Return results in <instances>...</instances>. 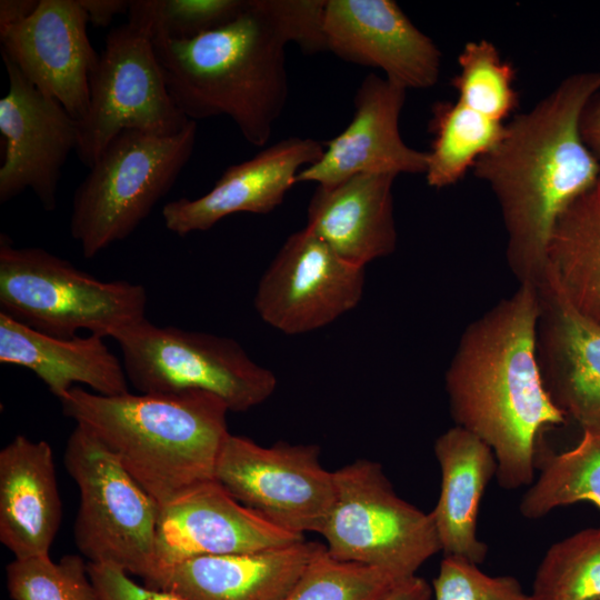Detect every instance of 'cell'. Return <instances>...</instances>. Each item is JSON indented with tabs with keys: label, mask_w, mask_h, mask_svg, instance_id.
Wrapping results in <instances>:
<instances>
[{
	"label": "cell",
	"mask_w": 600,
	"mask_h": 600,
	"mask_svg": "<svg viewBox=\"0 0 600 600\" xmlns=\"http://www.w3.org/2000/svg\"><path fill=\"white\" fill-rule=\"evenodd\" d=\"M533 600H600V528L553 543L534 576Z\"/></svg>",
	"instance_id": "28"
},
{
	"label": "cell",
	"mask_w": 600,
	"mask_h": 600,
	"mask_svg": "<svg viewBox=\"0 0 600 600\" xmlns=\"http://www.w3.org/2000/svg\"><path fill=\"white\" fill-rule=\"evenodd\" d=\"M406 93L386 78L368 74L356 91L351 121L323 143L321 157L298 173L296 183L332 187L357 174H424L428 151L409 147L400 134Z\"/></svg>",
	"instance_id": "17"
},
{
	"label": "cell",
	"mask_w": 600,
	"mask_h": 600,
	"mask_svg": "<svg viewBox=\"0 0 600 600\" xmlns=\"http://www.w3.org/2000/svg\"><path fill=\"white\" fill-rule=\"evenodd\" d=\"M39 0H1L0 30L28 19L37 9Z\"/></svg>",
	"instance_id": "38"
},
{
	"label": "cell",
	"mask_w": 600,
	"mask_h": 600,
	"mask_svg": "<svg viewBox=\"0 0 600 600\" xmlns=\"http://www.w3.org/2000/svg\"><path fill=\"white\" fill-rule=\"evenodd\" d=\"M581 137L588 149L600 162V94L586 106L580 120Z\"/></svg>",
	"instance_id": "36"
},
{
	"label": "cell",
	"mask_w": 600,
	"mask_h": 600,
	"mask_svg": "<svg viewBox=\"0 0 600 600\" xmlns=\"http://www.w3.org/2000/svg\"><path fill=\"white\" fill-rule=\"evenodd\" d=\"M59 401L159 507L214 479L230 434L228 406L206 391L103 396L74 387Z\"/></svg>",
	"instance_id": "4"
},
{
	"label": "cell",
	"mask_w": 600,
	"mask_h": 600,
	"mask_svg": "<svg viewBox=\"0 0 600 600\" xmlns=\"http://www.w3.org/2000/svg\"><path fill=\"white\" fill-rule=\"evenodd\" d=\"M322 152L323 143L312 138L280 140L252 158L228 167L203 196L166 203L161 212L164 226L184 237L209 230L234 213H269L281 204L298 173L317 161Z\"/></svg>",
	"instance_id": "19"
},
{
	"label": "cell",
	"mask_w": 600,
	"mask_h": 600,
	"mask_svg": "<svg viewBox=\"0 0 600 600\" xmlns=\"http://www.w3.org/2000/svg\"><path fill=\"white\" fill-rule=\"evenodd\" d=\"M394 174H357L336 186H317L307 226L346 261L364 268L397 247Z\"/></svg>",
	"instance_id": "22"
},
{
	"label": "cell",
	"mask_w": 600,
	"mask_h": 600,
	"mask_svg": "<svg viewBox=\"0 0 600 600\" xmlns=\"http://www.w3.org/2000/svg\"><path fill=\"white\" fill-rule=\"evenodd\" d=\"M197 122L158 136L139 130L118 134L76 189L71 237L84 258L128 238L176 183L190 160Z\"/></svg>",
	"instance_id": "6"
},
{
	"label": "cell",
	"mask_w": 600,
	"mask_h": 600,
	"mask_svg": "<svg viewBox=\"0 0 600 600\" xmlns=\"http://www.w3.org/2000/svg\"><path fill=\"white\" fill-rule=\"evenodd\" d=\"M537 287L536 350L544 388L581 428L600 427V323L578 311L546 274Z\"/></svg>",
	"instance_id": "18"
},
{
	"label": "cell",
	"mask_w": 600,
	"mask_h": 600,
	"mask_svg": "<svg viewBox=\"0 0 600 600\" xmlns=\"http://www.w3.org/2000/svg\"><path fill=\"white\" fill-rule=\"evenodd\" d=\"M88 21L96 27L109 26L114 17L128 13L130 0H79Z\"/></svg>",
	"instance_id": "35"
},
{
	"label": "cell",
	"mask_w": 600,
	"mask_h": 600,
	"mask_svg": "<svg viewBox=\"0 0 600 600\" xmlns=\"http://www.w3.org/2000/svg\"><path fill=\"white\" fill-rule=\"evenodd\" d=\"M88 571L99 600H182L170 592L137 583L114 564L88 562Z\"/></svg>",
	"instance_id": "34"
},
{
	"label": "cell",
	"mask_w": 600,
	"mask_h": 600,
	"mask_svg": "<svg viewBox=\"0 0 600 600\" xmlns=\"http://www.w3.org/2000/svg\"><path fill=\"white\" fill-rule=\"evenodd\" d=\"M249 0H130L128 24L149 38L189 39L237 18Z\"/></svg>",
	"instance_id": "30"
},
{
	"label": "cell",
	"mask_w": 600,
	"mask_h": 600,
	"mask_svg": "<svg viewBox=\"0 0 600 600\" xmlns=\"http://www.w3.org/2000/svg\"><path fill=\"white\" fill-rule=\"evenodd\" d=\"M214 479L241 504L302 536L320 533L334 499L333 471L322 467L317 444L262 447L230 433L219 453Z\"/></svg>",
	"instance_id": "11"
},
{
	"label": "cell",
	"mask_w": 600,
	"mask_h": 600,
	"mask_svg": "<svg viewBox=\"0 0 600 600\" xmlns=\"http://www.w3.org/2000/svg\"><path fill=\"white\" fill-rule=\"evenodd\" d=\"M326 0H249L230 22L189 39H157L169 93L193 121L227 116L242 137L264 146L289 94L286 47L326 51Z\"/></svg>",
	"instance_id": "1"
},
{
	"label": "cell",
	"mask_w": 600,
	"mask_h": 600,
	"mask_svg": "<svg viewBox=\"0 0 600 600\" xmlns=\"http://www.w3.org/2000/svg\"><path fill=\"white\" fill-rule=\"evenodd\" d=\"M539 309L538 287L519 283L466 328L444 376L454 426L492 449L496 478L507 490L533 482L539 436L567 420L542 381Z\"/></svg>",
	"instance_id": "2"
},
{
	"label": "cell",
	"mask_w": 600,
	"mask_h": 600,
	"mask_svg": "<svg viewBox=\"0 0 600 600\" xmlns=\"http://www.w3.org/2000/svg\"><path fill=\"white\" fill-rule=\"evenodd\" d=\"M599 91L600 70L568 76L507 123L500 141L472 167L498 200L508 263L519 283L542 280L558 217L600 174L580 131L582 112Z\"/></svg>",
	"instance_id": "3"
},
{
	"label": "cell",
	"mask_w": 600,
	"mask_h": 600,
	"mask_svg": "<svg viewBox=\"0 0 600 600\" xmlns=\"http://www.w3.org/2000/svg\"><path fill=\"white\" fill-rule=\"evenodd\" d=\"M364 268L337 254L306 227L290 234L254 294L259 317L286 334L328 326L361 300Z\"/></svg>",
	"instance_id": "12"
},
{
	"label": "cell",
	"mask_w": 600,
	"mask_h": 600,
	"mask_svg": "<svg viewBox=\"0 0 600 600\" xmlns=\"http://www.w3.org/2000/svg\"><path fill=\"white\" fill-rule=\"evenodd\" d=\"M62 504L51 446L16 436L0 451V541L14 559L49 556Z\"/></svg>",
	"instance_id": "21"
},
{
	"label": "cell",
	"mask_w": 600,
	"mask_h": 600,
	"mask_svg": "<svg viewBox=\"0 0 600 600\" xmlns=\"http://www.w3.org/2000/svg\"><path fill=\"white\" fill-rule=\"evenodd\" d=\"M397 582L383 570L333 558L324 546L281 600H380Z\"/></svg>",
	"instance_id": "31"
},
{
	"label": "cell",
	"mask_w": 600,
	"mask_h": 600,
	"mask_svg": "<svg viewBox=\"0 0 600 600\" xmlns=\"http://www.w3.org/2000/svg\"><path fill=\"white\" fill-rule=\"evenodd\" d=\"M9 79L0 99V133L4 141L0 167V202L31 189L43 209L57 206L62 168L78 147V121L54 98L41 92L2 56Z\"/></svg>",
	"instance_id": "13"
},
{
	"label": "cell",
	"mask_w": 600,
	"mask_h": 600,
	"mask_svg": "<svg viewBox=\"0 0 600 600\" xmlns=\"http://www.w3.org/2000/svg\"><path fill=\"white\" fill-rule=\"evenodd\" d=\"M189 121L169 93L152 41L128 23L109 32L78 121L80 161L90 168L123 131L170 136Z\"/></svg>",
	"instance_id": "10"
},
{
	"label": "cell",
	"mask_w": 600,
	"mask_h": 600,
	"mask_svg": "<svg viewBox=\"0 0 600 600\" xmlns=\"http://www.w3.org/2000/svg\"><path fill=\"white\" fill-rule=\"evenodd\" d=\"M459 73L451 80L458 101L502 122L518 107L516 70L489 40L467 42L458 56Z\"/></svg>",
	"instance_id": "29"
},
{
	"label": "cell",
	"mask_w": 600,
	"mask_h": 600,
	"mask_svg": "<svg viewBox=\"0 0 600 600\" xmlns=\"http://www.w3.org/2000/svg\"><path fill=\"white\" fill-rule=\"evenodd\" d=\"M432 587L417 574L397 582L380 600H432Z\"/></svg>",
	"instance_id": "37"
},
{
	"label": "cell",
	"mask_w": 600,
	"mask_h": 600,
	"mask_svg": "<svg viewBox=\"0 0 600 600\" xmlns=\"http://www.w3.org/2000/svg\"><path fill=\"white\" fill-rule=\"evenodd\" d=\"M80 491L74 543L93 563H110L143 580L156 567L160 507L88 429L77 424L64 453Z\"/></svg>",
	"instance_id": "9"
},
{
	"label": "cell",
	"mask_w": 600,
	"mask_h": 600,
	"mask_svg": "<svg viewBox=\"0 0 600 600\" xmlns=\"http://www.w3.org/2000/svg\"><path fill=\"white\" fill-rule=\"evenodd\" d=\"M79 0H39L24 21L0 30L1 54L77 121L86 116L100 54L87 33Z\"/></svg>",
	"instance_id": "15"
},
{
	"label": "cell",
	"mask_w": 600,
	"mask_h": 600,
	"mask_svg": "<svg viewBox=\"0 0 600 600\" xmlns=\"http://www.w3.org/2000/svg\"><path fill=\"white\" fill-rule=\"evenodd\" d=\"M128 378L140 393L206 391L242 412L276 390L274 373L253 361L233 339L157 326L147 318L112 337Z\"/></svg>",
	"instance_id": "7"
},
{
	"label": "cell",
	"mask_w": 600,
	"mask_h": 600,
	"mask_svg": "<svg viewBox=\"0 0 600 600\" xmlns=\"http://www.w3.org/2000/svg\"><path fill=\"white\" fill-rule=\"evenodd\" d=\"M441 471L440 494L431 512L444 557L482 563L488 546L477 537L482 494L497 460L492 449L468 430L453 426L434 442Z\"/></svg>",
	"instance_id": "24"
},
{
	"label": "cell",
	"mask_w": 600,
	"mask_h": 600,
	"mask_svg": "<svg viewBox=\"0 0 600 600\" xmlns=\"http://www.w3.org/2000/svg\"><path fill=\"white\" fill-rule=\"evenodd\" d=\"M432 594V600H533L517 578L489 576L459 557L443 558Z\"/></svg>",
	"instance_id": "33"
},
{
	"label": "cell",
	"mask_w": 600,
	"mask_h": 600,
	"mask_svg": "<svg viewBox=\"0 0 600 600\" xmlns=\"http://www.w3.org/2000/svg\"><path fill=\"white\" fill-rule=\"evenodd\" d=\"M12 600H99L80 556L67 554L59 562L49 556L14 559L6 568Z\"/></svg>",
	"instance_id": "32"
},
{
	"label": "cell",
	"mask_w": 600,
	"mask_h": 600,
	"mask_svg": "<svg viewBox=\"0 0 600 600\" xmlns=\"http://www.w3.org/2000/svg\"><path fill=\"white\" fill-rule=\"evenodd\" d=\"M333 479V503L319 533L333 558L401 581L441 551L431 512L401 499L379 462L356 460L334 470Z\"/></svg>",
	"instance_id": "8"
},
{
	"label": "cell",
	"mask_w": 600,
	"mask_h": 600,
	"mask_svg": "<svg viewBox=\"0 0 600 600\" xmlns=\"http://www.w3.org/2000/svg\"><path fill=\"white\" fill-rule=\"evenodd\" d=\"M322 36L326 51L380 69L406 90L427 89L439 79V48L396 1L326 0Z\"/></svg>",
	"instance_id": "14"
},
{
	"label": "cell",
	"mask_w": 600,
	"mask_h": 600,
	"mask_svg": "<svg viewBox=\"0 0 600 600\" xmlns=\"http://www.w3.org/2000/svg\"><path fill=\"white\" fill-rule=\"evenodd\" d=\"M544 274L578 311L600 323V174L558 217Z\"/></svg>",
	"instance_id": "25"
},
{
	"label": "cell",
	"mask_w": 600,
	"mask_h": 600,
	"mask_svg": "<svg viewBox=\"0 0 600 600\" xmlns=\"http://www.w3.org/2000/svg\"><path fill=\"white\" fill-rule=\"evenodd\" d=\"M303 539L241 504L213 479L160 507L152 576L197 557L258 551Z\"/></svg>",
	"instance_id": "16"
},
{
	"label": "cell",
	"mask_w": 600,
	"mask_h": 600,
	"mask_svg": "<svg viewBox=\"0 0 600 600\" xmlns=\"http://www.w3.org/2000/svg\"><path fill=\"white\" fill-rule=\"evenodd\" d=\"M323 548L303 539L258 551L197 557L143 581L182 600H281Z\"/></svg>",
	"instance_id": "20"
},
{
	"label": "cell",
	"mask_w": 600,
	"mask_h": 600,
	"mask_svg": "<svg viewBox=\"0 0 600 600\" xmlns=\"http://www.w3.org/2000/svg\"><path fill=\"white\" fill-rule=\"evenodd\" d=\"M589 501L600 509V427L582 428L579 442L549 457L522 496V517L539 519L556 508Z\"/></svg>",
	"instance_id": "27"
},
{
	"label": "cell",
	"mask_w": 600,
	"mask_h": 600,
	"mask_svg": "<svg viewBox=\"0 0 600 600\" xmlns=\"http://www.w3.org/2000/svg\"><path fill=\"white\" fill-rule=\"evenodd\" d=\"M0 362L32 371L59 400L74 383L96 393L129 392L122 361L108 348L104 337L89 333L59 338L37 331L0 312Z\"/></svg>",
	"instance_id": "23"
},
{
	"label": "cell",
	"mask_w": 600,
	"mask_h": 600,
	"mask_svg": "<svg viewBox=\"0 0 600 600\" xmlns=\"http://www.w3.org/2000/svg\"><path fill=\"white\" fill-rule=\"evenodd\" d=\"M147 303L139 283L97 279L42 248H17L1 236L0 312L37 331L112 338L146 319Z\"/></svg>",
	"instance_id": "5"
},
{
	"label": "cell",
	"mask_w": 600,
	"mask_h": 600,
	"mask_svg": "<svg viewBox=\"0 0 600 600\" xmlns=\"http://www.w3.org/2000/svg\"><path fill=\"white\" fill-rule=\"evenodd\" d=\"M504 127L458 100L437 103L430 121L433 140L424 173L428 186L441 189L456 184L500 141Z\"/></svg>",
	"instance_id": "26"
}]
</instances>
